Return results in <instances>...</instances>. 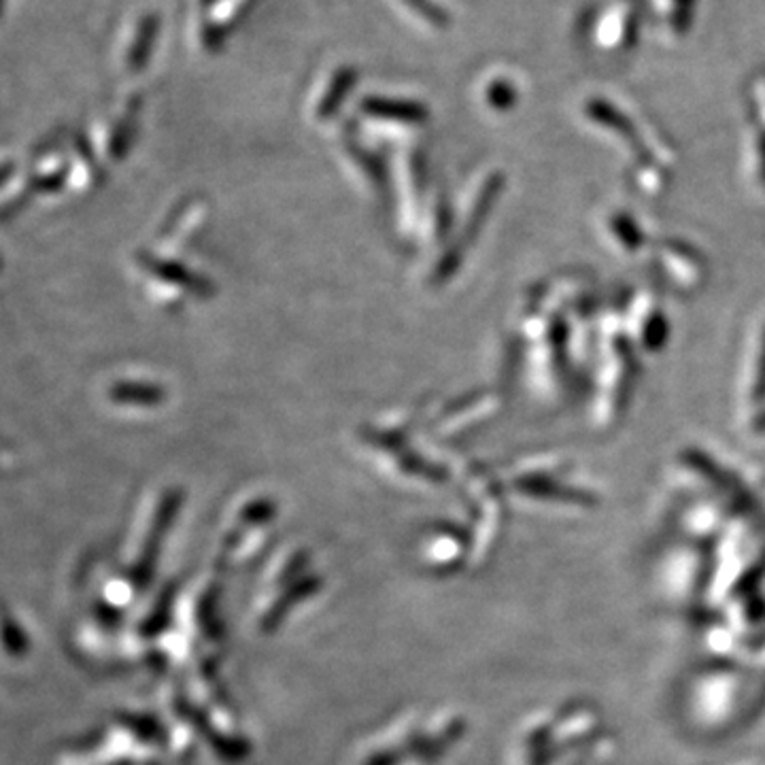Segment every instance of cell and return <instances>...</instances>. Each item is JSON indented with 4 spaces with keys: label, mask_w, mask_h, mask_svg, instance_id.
I'll list each match as a JSON object with an SVG mask.
<instances>
[{
    "label": "cell",
    "mask_w": 765,
    "mask_h": 765,
    "mask_svg": "<svg viewBox=\"0 0 765 765\" xmlns=\"http://www.w3.org/2000/svg\"><path fill=\"white\" fill-rule=\"evenodd\" d=\"M156 15H145L137 24L133 41L128 43V52H126V65L130 70H139L140 65L147 58V49L151 45V38L156 36Z\"/></svg>",
    "instance_id": "1"
},
{
    "label": "cell",
    "mask_w": 765,
    "mask_h": 765,
    "mask_svg": "<svg viewBox=\"0 0 765 765\" xmlns=\"http://www.w3.org/2000/svg\"><path fill=\"white\" fill-rule=\"evenodd\" d=\"M113 400L126 402V404H158L162 402L164 393L156 385H140V382H122L115 385L111 391Z\"/></svg>",
    "instance_id": "2"
},
{
    "label": "cell",
    "mask_w": 765,
    "mask_h": 765,
    "mask_svg": "<svg viewBox=\"0 0 765 765\" xmlns=\"http://www.w3.org/2000/svg\"><path fill=\"white\" fill-rule=\"evenodd\" d=\"M353 81V70L341 69L334 72V77L330 79V88L326 94H321L319 106H317V115H328L332 113L336 105L345 99L349 88Z\"/></svg>",
    "instance_id": "3"
},
{
    "label": "cell",
    "mask_w": 765,
    "mask_h": 765,
    "mask_svg": "<svg viewBox=\"0 0 765 765\" xmlns=\"http://www.w3.org/2000/svg\"><path fill=\"white\" fill-rule=\"evenodd\" d=\"M364 111L370 113V115H377V117H382V119H404V122H411L413 117H418L419 109L411 105H400V103H391V101H379V99H368L364 103Z\"/></svg>",
    "instance_id": "4"
}]
</instances>
